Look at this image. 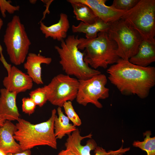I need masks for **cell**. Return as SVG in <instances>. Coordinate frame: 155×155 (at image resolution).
Segmentation results:
<instances>
[{"label":"cell","mask_w":155,"mask_h":155,"mask_svg":"<svg viewBox=\"0 0 155 155\" xmlns=\"http://www.w3.org/2000/svg\"><path fill=\"white\" fill-rule=\"evenodd\" d=\"M107 72L111 83L123 95H136L144 98L155 85L154 67H140L120 58Z\"/></svg>","instance_id":"cell-1"},{"label":"cell","mask_w":155,"mask_h":155,"mask_svg":"<svg viewBox=\"0 0 155 155\" xmlns=\"http://www.w3.org/2000/svg\"><path fill=\"white\" fill-rule=\"evenodd\" d=\"M56 112L57 110L53 109L48 120L37 124H32L20 118L17 120L16 125L17 129L14 138L18 142L23 151L39 146H47L57 149V139L54 126Z\"/></svg>","instance_id":"cell-2"},{"label":"cell","mask_w":155,"mask_h":155,"mask_svg":"<svg viewBox=\"0 0 155 155\" xmlns=\"http://www.w3.org/2000/svg\"><path fill=\"white\" fill-rule=\"evenodd\" d=\"M79 40L78 48L84 50V61L93 69H106L120 58L117 53V44L109 37L107 31L99 32L94 38H81Z\"/></svg>","instance_id":"cell-3"},{"label":"cell","mask_w":155,"mask_h":155,"mask_svg":"<svg viewBox=\"0 0 155 155\" xmlns=\"http://www.w3.org/2000/svg\"><path fill=\"white\" fill-rule=\"evenodd\" d=\"M61 42V47L55 46V48L60 58L59 63L66 74L74 76L78 80H86L101 73L84 61V53L78 48L80 43L78 36L69 35Z\"/></svg>","instance_id":"cell-4"},{"label":"cell","mask_w":155,"mask_h":155,"mask_svg":"<svg viewBox=\"0 0 155 155\" xmlns=\"http://www.w3.org/2000/svg\"><path fill=\"white\" fill-rule=\"evenodd\" d=\"M3 41L11 63L16 65L24 63L31 43L18 16L8 23Z\"/></svg>","instance_id":"cell-5"},{"label":"cell","mask_w":155,"mask_h":155,"mask_svg":"<svg viewBox=\"0 0 155 155\" xmlns=\"http://www.w3.org/2000/svg\"><path fill=\"white\" fill-rule=\"evenodd\" d=\"M121 18L136 29L143 39L155 42V0H139Z\"/></svg>","instance_id":"cell-6"},{"label":"cell","mask_w":155,"mask_h":155,"mask_svg":"<svg viewBox=\"0 0 155 155\" xmlns=\"http://www.w3.org/2000/svg\"><path fill=\"white\" fill-rule=\"evenodd\" d=\"M109 23L107 32L117 44L118 55L120 58L129 60L137 53L142 37L127 22L121 18Z\"/></svg>","instance_id":"cell-7"},{"label":"cell","mask_w":155,"mask_h":155,"mask_svg":"<svg viewBox=\"0 0 155 155\" xmlns=\"http://www.w3.org/2000/svg\"><path fill=\"white\" fill-rule=\"evenodd\" d=\"M79 82L77 78L69 75L59 74L44 86L48 101L53 105L62 107L66 102H72L76 99Z\"/></svg>","instance_id":"cell-8"},{"label":"cell","mask_w":155,"mask_h":155,"mask_svg":"<svg viewBox=\"0 0 155 155\" xmlns=\"http://www.w3.org/2000/svg\"><path fill=\"white\" fill-rule=\"evenodd\" d=\"M79 85L76 98L79 104L86 106L91 103L98 108L102 107L99 99H104L109 96V89L106 87V76L100 73L86 80H78Z\"/></svg>","instance_id":"cell-9"},{"label":"cell","mask_w":155,"mask_h":155,"mask_svg":"<svg viewBox=\"0 0 155 155\" xmlns=\"http://www.w3.org/2000/svg\"><path fill=\"white\" fill-rule=\"evenodd\" d=\"M91 133L84 136H82L78 129L68 135L65 144L66 149L72 150L78 155H107L111 150L107 152L102 147L98 146L95 141L88 140L84 146L81 144V141L86 138H91Z\"/></svg>","instance_id":"cell-10"},{"label":"cell","mask_w":155,"mask_h":155,"mask_svg":"<svg viewBox=\"0 0 155 155\" xmlns=\"http://www.w3.org/2000/svg\"><path fill=\"white\" fill-rule=\"evenodd\" d=\"M7 76L3 79V83L5 88L9 91L18 94L32 88V79L16 66H12Z\"/></svg>","instance_id":"cell-11"},{"label":"cell","mask_w":155,"mask_h":155,"mask_svg":"<svg viewBox=\"0 0 155 155\" xmlns=\"http://www.w3.org/2000/svg\"><path fill=\"white\" fill-rule=\"evenodd\" d=\"M89 7L98 18L106 23L120 19L126 11L118 10L106 5V0H74Z\"/></svg>","instance_id":"cell-12"},{"label":"cell","mask_w":155,"mask_h":155,"mask_svg":"<svg viewBox=\"0 0 155 155\" xmlns=\"http://www.w3.org/2000/svg\"><path fill=\"white\" fill-rule=\"evenodd\" d=\"M0 115L5 120L17 121L20 114L16 104L17 94L5 88L0 89Z\"/></svg>","instance_id":"cell-13"},{"label":"cell","mask_w":155,"mask_h":155,"mask_svg":"<svg viewBox=\"0 0 155 155\" xmlns=\"http://www.w3.org/2000/svg\"><path fill=\"white\" fill-rule=\"evenodd\" d=\"M17 129L16 125L9 120H6L3 125L0 127V149L6 154L23 151L14 138Z\"/></svg>","instance_id":"cell-14"},{"label":"cell","mask_w":155,"mask_h":155,"mask_svg":"<svg viewBox=\"0 0 155 155\" xmlns=\"http://www.w3.org/2000/svg\"><path fill=\"white\" fill-rule=\"evenodd\" d=\"M26 61L24 63V68L27 71V74L35 83L37 84H43L41 77V65H49L52 62L51 57H46L40 54L29 53L26 58Z\"/></svg>","instance_id":"cell-15"},{"label":"cell","mask_w":155,"mask_h":155,"mask_svg":"<svg viewBox=\"0 0 155 155\" xmlns=\"http://www.w3.org/2000/svg\"><path fill=\"white\" fill-rule=\"evenodd\" d=\"M40 30L46 38L50 37L60 42L66 37L70 27L67 16L62 13L60 14L59 19L57 23L47 26L40 21Z\"/></svg>","instance_id":"cell-16"},{"label":"cell","mask_w":155,"mask_h":155,"mask_svg":"<svg viewBox=\"0 0 155 155\" xmlns=\"http://www.w3.org/2000/svg\"><path fill=\"white\" fill-rule=\"evenodd\" d=\"M132 63L147 67L155 61V42L143 39L137 53L129 60Z\"/></svg>","instance_id":"cell-17"},{"label":"cell","mask_w":155,"mask_h":155,"mask_svg":"<svg viewBox=\"0 0 155 155\" xmlns=\"http://www.w3.org/2000/svg\"><path fill=\"white\" fill-rule=\"evenodd\" d=\"M109 26V23H105L98 18L92 24H86L81 22L77 26L73 25L71 28L73 32L85 33L86 38L92 39L97 37L99 32L107 31Z\"/></svg>","instance_id":"cell-18"},{"label":"cell","mask_w":155,"mask_h":155,"mask_svg":"<svg viewBox=\"0 0 155 155\" xmlns=\"http://www.w3.org/2000/svg\"><path fill=\"white\" fill-rule=\"evenodd\" d=\"M57 112L58 116L56 115L54 119V133L57 139H61L66 135L71 134L77 128L69 123V119L64 114L61 107H58Z\"/></svg>","instance_id":"cell-19"},{"label":"cell","mask_w":155,"mask_h":155,"mask_svg":"<svg viewBox=\"0 0 155 155\" xmlns=\"http://www.w3.org/2000/svg\"><path fill=\"white\" fill-rule=\"evenodd\" d=\"M71 5L73 12L77 20L86 24L95 22L98 19L91 9L87 5L74 0H68Z\"/></svg>","instance_id":"cell-20"},{"label":"cell","mask_w":155,"mask_h":155,"mask_svg":"<svg viewBox=\"0 0 155 155\" xmlns=\"http://www.w3.org/2000/svg\"><path fill=\"white\" fill-rule=\"evenodd\" d=\"M151 132L147 131L143 133L146 136L143 141H135L133 144L134 147H137L146 151L147 155H155V137H151Z\"/></svg>","instance_id":"cell-21"},{"label":"cell","mask_w":155,"mask_h":155,"mask_svg":"<svg viewBox=\"0 0 155 155\" xmlns=\"http://www.w3.org/2000/svg\"><path fill=\"white\" fill-rule=\"evenodd\" d=\"M29 94L36 105L40 107L43 106L48 101L47 93L44 86L32 91Z\"/></svg>","instance_id":"cell-22"},{"label":"cell","mask_w":155,"mask_h":155,"mask_svg":"<svg viewBox=\"0 0 155 155\" xmlns=\"http://www.w3.org/2000/svg\"><path fill=\"white\" fill-rule=\"evenodd\" d=\"M62 107L64 109L67 116L72 121L74 126H79L81 125V120L75 111L71 101L65 102Z\"/></svg>","instance_id":"cell-23"},{"label":"cell","mask_w":155,"mask_h":155,"mask_svg":"<svg viewBox=\"0 0 155 155\" xmlns=\"http://www.w3.org/2000/svg\"><path fill=\"white\" fill-rule=\"evenodd\" d=\"M139 0H114L111 6L120 10L128 11L134 7Z\"/></svg>","instance_id":"cell-24"},{"label":"cell","mask_w":155,"mask_h":155,"mask_svg":"<svg viewBox=\"0 0 155 155\" xmlns=\"http://www.w3.org/2000/svg\"><path fill=\"white\" fill-rule=\"evenodd\" d=\"M11 3L10 0H0V11L3 17H6V12L10 14H13L15 12L19 10L20 6L19 5H13Z\"/></svg>","instance_id":"cell-25"},{"label":"cell","mask_w":155,"mask_h":155,"mask_svg":"<svg viewBox=\"0 0 155 155\" xmlns=\"http://www.w3.org/2000/svg\"><path fill=\"white\" fill-rule=\"evenodd\" d=\"M22 111L29 115L33 113L35 111L36 105L30 98H23L22 100Z\"/></svg>","instance_id":"cell-26"},{"label":"cell","mask_w":155,"mask_h":155,"mask_svg":"<svg viewBox=\"0 0 155 155\" xmlns=\"http://www.w3.org/2000/svg\"><path fill=\"white\" fill-rule=\"evenodd\" d=\"M130 150L129 147L123 148V145L118 150H111L110 152L107 155H123L124 154L129 151Z\"/></svg>","instance_id":"cell-27"},{"label":"cell","mask_w":155,"mask_h":155,"mask_svg":"<svg viewBox=\"0 0 155 155\" xmlns=\"http://www.w3.org/2000/svg\"><path fill=\"white\" fill-rule=\"evenodd\" d=\"M57 155H78L76 153L72 150L66 149L60 152Z\"/></svg>","instance_id":"cell-28"},{"label":"cell","mask_w":155,"mask_h":155,"mask_svg":"<svg viewBox=\"0 0 155 155\" xmlns=\"http://www.w3.org/2000/svg\"><path fill=\"white\" fill-rule=\"evenodd\" d=\"M3 24V22L2 19L0 17V30ZM2 48L0 44V54L1 57H0V60L1 61L2 63H3L6 62L4 56L2 54Z\"/></svg>","instance_id":"cell-29"},{"label":"cell","mask_w":155,"mask_h":155,"mask_svg":"<svg viewBox=\"0 0 155 155\" xmlns=\"http://www.w3.org/2000/svg\"><path fill=\"white\" fill-rule=\"evenodd\" d=\"M31 151L30 150H27L22 152L14 154L9 153L7 155H31Z\"/></svg>","instance_id":"cell-30"},{"label":"cell","mask_w":155,"mask_h":155,"mask_svg":"<svg viewBox=\"0 0 155 155\" xmlns=\"http://www.w3.org/2000/svg\"><path fill=\"white\" fill-rule=\"evenodd\" d=\"M5 121L0 115V127L2 126L3 125Z\"/></svg>","instance_id":"cell-31"},{"label":"cell","mask_w":155,"mask_h":155,"mask_svg":"<svg viewBox=\"0 0 155 155\" xmlns=\"http://www.w3.org/2000/svg\"><path fill=\"white\" fill-rule=\"evenodd\" d=\"M0 155H7V154L0 149Z\"/></svg>","instance_id":"cell-32"},{"label":"cell","mask_w":155,"mask_h":155,"mask_svg":"<svg viewBox=\"0 0 155 155\" xmlns=\"http://www.w3.org/2000/svg\"><path fill=\"white\" fill-rule=\"evenodd\" d=\"M36 1V0H30V1L31 3H35Z\"/></svg>","instance_id":"cell-33"}]
</instances>
